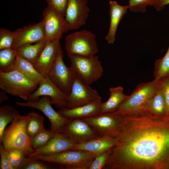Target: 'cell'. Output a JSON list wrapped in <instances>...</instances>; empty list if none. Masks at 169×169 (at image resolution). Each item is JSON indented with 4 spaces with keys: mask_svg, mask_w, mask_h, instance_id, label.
<instances>
[{
    "mask_svg": "<svg viewBox=\"0 0 169 169\" xmlns=\"http://www.w3.org/2000/svg\"><path fill=\"white\" fill-rule=\"evenodd\" d=\"M109 15L110 17L108 32L105 37L109 44H113L115 40V34L118 24L124 15L126 13L129 7L119 5L115 1L109 2Z\"/></svg>",
    "mask_w": 169,
    "mask_h": 169,
    "instance_id": "44dd1931",
    "label": "cell"
},
{
    "mask_svg": "<svg viewBox=\"0 0 169 169\" xmlns=\"http://www.w3.org/2000/svg\"><path fill=\"white\" fill-rule=\"evenodd\" d=\"M62 49L59 52L48 76L51 81L67 95L69 94L75 73L71 67H68L63 59Z\"/></svg>",
    "mask_w": 169,
    "mask_h": 169,
    "instance_id": "7c38bea8",
    "label": "cell"
},
{
    "mask_svg": "<svg viewBox=\"0 0 169 169\" xmlns=\"http://www.w3.org/2000/svg\"><path fill=\"white\" fill-rule=\"evenodd\" d=\"M17 70L29 79L39 84L45 77L34 68L33 64L18 55L13 69Z\"/></svg>",
    "mask_w": 169,
    "mask_h": 169,
    "instance_id": "cb8c5ba5",
    "label": "cell"
},
{
    "mask_svg": "<svg viewBox=\"0 0 169 169\" xmlns=\"http://www.w3.org/2000/svg\"><path fill=\"white\" fill-rule=\"evenodd\" d=\"M110 95L108 100L102 103L100 113L115 111L129 96L124 94L123 88L121 86L110 88Z\"/></svg>",
    "mask_w": 169,
    "mask_h": 169,
    "instance_id": "603a6c76",
    "label": "cell"
},
{
    "mask_svg": "<svg viewBox=\"0 0 169 169\" xmlns=\"http://www.w3.org/2000/svg\"><path fill=\"white\" fill-rule=\"evenodd\" d=\"M95 37L94 33L85 30L69 34L65 38L67 54L95 55L98 51Z\"/></svg>",
    "mask_w": 169,
    "mask_h": 169,
    "instance_id": "52a82bcc",
    "label": "cell"
},
{
    "mask_svg": "<svg viewBox=\"0 0 169 169\" xmlns=\"http://www.w3.org/2000/svg\"><path fill=\"white\" fill-rule=\"evenodd\" d=\"M101 99L96 91L75 73L71 92L68 95L67 108L79 107Z\"/></svg>",
    "mask_w": 169,
    "mask_h": 169,
    "instance_id": "30bf717a",
    "label": "cell"
},
{
    "mask_svg": "<svg viewBox=\"0 0 169 169\" xmlns=\"http://www.w3.org/2000/svg\"><path fill=\"white\" fill-rule=\"evenodd\" d=\"M68 0H46L48 5L65 17Z\"/></svg>",
    "mask_w": 169,
    "mask_h": 169,
    "instance_id": "d590c367",
    "label": "cell"
},
{
    "mask_svg": "<svg viewBox=\"0 0 169 169\" xmlns=\"http://www.w3.org/2000/svg\"><path fill=\"white\" fill-rule=\"evenodd\" d=\"M116 144V138L102 137L84 143L76 144L73 150H81L88 151L94 153L96 156L115 146Z\"/></svg>",
    "mask_w": 169,
    "mask_h": 169,
    "instance_id": "7402d4cb",
    "label": "cell"
},
{
    "mask_svg": "<svg viewBox=\"0 0 169 169\" xmlns=\"http://www.w3.org/2000/svg\"><path fill=\"white\" fill-rule=\"evenodd\" d=\"M0 169H13L10 164L3 146L0 143Z\"/></svg>",
    "mask_w": 169,
    "mask_h": 169,
    "instance_id": "74e56055",
    "label": "cell"
},
{
    "mask_svg": "<svg viewBox=\"0 0 169 169\" xmlns=\"http://www.w3.org/2000/svg\"><path fill=\"white\" fill-rule=\"evenodd\" d=\"M105 169H169V121L142 111L124 116Z\"/></svg>",
    "mask_w": 169,
    "mask_h": 169,
    "instance_id": "6da1fadb",
    "label": "cell"
},
{
    "mask_svg": "<svg viewBox=\"0 0 169 169\" xmlns=\"http://www.w3.org/2000/svg\"><path fill=\"white\" fill-rule=\"evenodd\" d=\"M20 115L14 108L5 105L0 107V142L6 126Z\"/></svg>",
    "mask_w": 169,
    "mask_h": 169,
    "instance_id": "484cf974",
    "label": "cell"
},
{
    "mask_svg": "<svg viewBox=\"0 0 169 169\" xmlns=\"http://www.w3.org/2000/svg\"><path fill=\"white\" fill-rule=\"evenodd\" d=\"M42 96L50 97L51 104L57 108L67 106L68 95L56 85L48 76L39 83L37 89L30 95L27 101H33Z\"/></svg>",
    "mask_w": 169,
    "mask_h": 169,
    "instance_id": "5bb4252c",
    "label": "cell"
},
{
    "mask_svg": "<svg viewBox=\"0 0 169 169\" xmlns=\"http://www.w3.org/2000/svg\"><path fill=\"white\" fill-rule=\"evenodd\" d=\"M110 148L96 156L88 169H103L108 162L111 152Z\"/></svg>",
    "mask_w": 169,
    "mask_h": 169,
    "instance_id": "e575fe53",
    "label": "cell"
},
{
    "mask_svg": "<svg viewBox=\"0 0 169 169\" xmlns=\"http://www.w3.org/2000/svg\"><path fill=\"white\" fill-rule=\"evenodd\" d=\"M160 79L138 84L115 111L124 116L139 111L156 93Z\"/></svg>",
    "mask_w": 169,
    "mask_h": 169,
    "instance_id": "5b68a950",
    "label": "cell"
},
{
    "mask_svg": "<svg viewBox=\"0 0 169 169\" xmlns=\"http://www.w3.org/2000/svg\"><path fill=\"white\" fill-rule=\"evenodd\" d=\"M14 38V31L3 28H0V50L12 48Z\"/></svg>",
    "mask_w": 169,
    "mask_h": 169,
    "instance_id": "836d02e7",
    "label": "cell"
},
{
    "mask_svg": "<svg viewBox=\"0 0 169 169\" xmlns=\"http://www.w3.org/2000/svg\"><path fill=\"white\" fill-rule=\"evenodd\" d=\"M160 83L165 98L167 116L169 115V75L161 78Z\"/></svg>",
    "mask_w": 169,
    "mask_h": 169,
    "instance_id": "8d00e7d4",
    "label": "cell"
},
{
    "mask_svg": "<svg viewBox=\"0 0 169 169\" xmlns=\"http://www.w3.org/2000/svg\"><path fill=\"white\" fill-rule=\"evenodd\" d=\"M67 56L73 71L89 85L102 77L103 69L97 56L77 54H67Z\"/></svg>",
    "mask_w": 169,
    "mask_h": 169,
    "instance_id": "8992f818",
    "label": "cell"
},
{
    "mask_svg": "<svg viewBox=\"0 0 169 169\" xmlns=\"http://www.w3.org/2000/svg\"><path fill=\"white\" fill-rule=\"evenodd\" d=\"M60 168L58 165L39 159L27 157L18 169H50Z\"/></svg>",
    "mask_w": 169,
    "mask_h": 169,
    "instance_id": "f546056e",
    "label": "cell"
},
{
    "mask_svg": "<svg viewBox=\"0 0 169 169\" xmlns=\"http://www.w3.org/2000/svg\"><path fill=\"white\" fill-rule=\"evenodd\" d=\"M169 4V0H160L156 9L158 11H160L165 8V6Z\"/></svg>",
    "mask_w": 169,
    "mask_h": 169,
    "instance_id": "f35d334b",
    "label": "cell"
},
{
    "mask_svg": "<svg viewBox=\"0 0 169 169\" xmlns=\"http://www.w3.org/2000/svg\"><path fill=\"white\" fill-rule=\"evenodd\" d=\"M139 111L145 112L158 119L165 120L166 118V104L160 80L156 93Z\"/></svg>",
    "mask_w": 169,
    "mask_h": 169,
    "instance_id": "d6986e66",
    "label": "cell"
},
{
    "mask_svg": "<svg viewBox=\"0 0 169 169\" xmlns=\"http://www.w3.org/2000/svg\"><path fill=\"white\" fill-rule=\"evenodd\" d=\"M160 0H129V9L132 12L143 13L147 6H153L156 8Z\"/></svg>",
    "mask_w": 169,
    "mask_h": 169,
    "instance_id": "d6a6232c",
    "label": "cell"
},
{
    "mask_svg": "<svg viewBox=\"0 0 169 169\" xmlns=\"http://www.w3.org/2000/svg\"><path fill=\"white\" fill-rule=\"evenodd\" d=\"M28 119V115L23 116L20 115L5 128L1 143L6 151L20 149L32 153L34 152L31 146V139L26 132Z\"/></svg>",
    "mask_w": 169,
    "mask_h": 169,
    "instance_id": "3957f363",
    "label": "cell"
},
{
    "mask_svg": "<svg viewBox=\"0 0 169 169\" xmlns=\"http://www.w3.org/2000/svg\"><path fill=\"white\" fill-rule=\"evenodd\" d=\"M42 15L46 41L60 40L63 34L69 30L65 17L50 6L48 5L44 9Z\"/></svg>",
    "mask_w": 169,
    "mask_h": 169,
    "instance_id": "8fae6325",
    "label": "cell"
},
{
    "mask_svg": "<svg viewBox=\"0 0 169 169\" xmlns=\"http://www.w3.org/2000/svg\"><path fill=\"white\" fill-rule=\"evenodd\" d=\"M101 99H98L88 104L72 109L64 107L57 112L67 119H82L100 113Z\"/></svg>",
    "mask_w": 169,
    "mask_h": 169,
    "instance_id": "ac0fdd59",
    "label": "cell"
},
{
    "mask_svg": "<svg viewBox=\"0 0 169 169\" xmlns=\"http://www.w3.org/2000/svg\"><path fill=\"white\" fill-rule=\"evenodd\" d=\"M15 104L21 107L32 108L42 112L50 121V130L55 133L59 132L68 120L54 110L50 98L47 96H42L34 100L26 102H17Z\"/></svg>",
    "mask_w": 169,
    "mask_h": 169,
    "instance_id": "4fadbf2b",
    "label": "cell"
},
{
    "mask_svg": "<svg viewBox=\"0 0 169 169\" xmlns=\"http://www.w3.org/2000/svg\"><path fill=\"white\" fill-rule=\"evenodd\" d=\"M90 151L81 150H68L50 155H37L31 157L59 165L66 169H88L96 157Z\"/></svg>",
    "mask_w": 169,
    "mask_h": 169,
    "instance_id": "7a4b0ae2",
    "label": "cell"
},
{
    "mask_svg": "<svg viewBox=\"0 0 169 169\" xmlns=\"http://www.w3.org/2000/svg\"><path fill=\"white\" fill-rule=\"evenodd\" d=\"M87 3V0H68L65 18L69 30L85 24L90 10Z\"/></svg>",
    "mask_w": 169,
    "mask_h": 169,
    "instance_id": "2e32d148",
    "label": "cell"
},
{
    "mask_svg": "<svg viewBox=\"0 0 169 169\" xmlns=\"http://www.w3.org/2000/svg\"><path fill=\"white\" fill-rule=\"evenodd\" d=\"M6 152L13 169H18L25 158L29 157L32 154L29 151L20 149H13L6 151Z\"/></svg>",
    "mask_w": 169,
    "mask_h": 169,
    "instance_id": "1f68e13d",
    "label": "cell"
},
{
    "mask_svg": "<svg viewBox=\"0 0 169 169\" xmlns=\"http://www.w3.org/2000/svg\"><path fill=\"white\" fill-rule=\"evenodd\" d=\"M38 86V84L31 80L17 70L5 72H0L1 90L25 100H27Z\"/></svg>",
    "mask_w": 169,
    "mask_h": 169,
    "instance_id": "277c9868",
    "label": "cell"
},
{
    "mask_svg": "<svg viewBox=\"0 0 169 169\" xmlns=\"http://www.w3.org/2000/svg\"><path fill=\"white\" fill-rule=\"evenodd\" d=\"M124 115L116 111L100 113L82 119L92 126L102 137L115 138L119 134Z\"/></svg>",
    "mask_w": 169,
    "mask_h": 169,
    "instance_id": "ba28073f",
    "label": "cell"
},
{
    "mask_svg": "<svg viewBox=\"0 0 169 169\" xmlns=\"http://www.w3.org/2000/svg\"><path fill=\"white\" fill-rule=\"evenodd\" d=\"M55 134L50 130H47L44 127L32 139L31 144L32 148L35 150L44 147L49 143Z\"/></svg>",
    "mask_w": 169,
    "mask_h": 169,
    "instance_id": "f1b7e54d",
    "label": "cell"
},
{
    "mask_svg": "<svg viewBox=\"0 0 169 169\" xmlns=\"http://www.w3.org/2000/svg\"><path fill=\"white\" fill-rule=\"evenodd\" d=\"M18 55L17 50L12 48L0 51V72H7L13 69Z\"/></svg>",
    "mask_w": 169,
    "mask_h": 169,
    "instance_id": "4316f807",
    "label": "cell"
},
{
    "mask_svg": "<svg viewBox=\"0 0 169 169\" xmlns=\"http://www.w3.org/2000/svg\"><path fill=\"white\" fill-rule=\"evenodd\" d=\"M29 119L26 127L27 134L31 139L44 128V118L40 115L34 112L28 115Z\"/></svg>",
    "mask_w": 169,
    "mask_h": 169,
    "instance_id": "83f0119b",
    "label": "cell"
},
{
    "mask_svg": "<svg viewBox=\"0 0 169 169\" xmlns=\"http://www.w3.org/2000/svg\"><path fill=\"white\" fill-rule=\"evenodd\" d=\"M76 144L59 133H56L46 146L35 150L34 152L29 157H31L37 155H52L66 150H73Z\"/></svg>",
    "mask_w": 169,
    "mask_h": 169,
    "instance_id": "ffe728a7",
    "label": "cell"
},
{
    "mask_svg": "<svg viewBox=\"0 0 169 169\" xmlns=\"http://www.w3.org/2000/svg\"><path fill=\"white\" fill-rule=\"evenodd\" d=\"M59 133L76 144L102 137L90 124L78 119H68Z\"/></svg>",
    "mask_w": 169,
    "mask_h": 169,
    "instance_id": "9c48e42d",
    "label": "cell"
},
{
    "mask_svg": "<svg viewBox=\"0 0 169 169\" xmlns=\"http://www.w3.org/2000/svg\"><path fill=\"white\" fill-rule=\"evenodd\" d=\"M46 43V41L44 39L34 44L24 45L17 50L18 54L33 64L40 55Z\"/></svg>",
    "mask_w": 169,
    "mask_h": 169,
    "instance_id": "d4e9b609",
    "label": "cell"
},
{
    "mask_svg": "<svg viewBox=\"0 0 169 169\" xmlns=\"http://www.w3.org/2000/svg\"><path fill=\"white\" fill-rule=\"evenodd\" d=\"M155 79H160L169 75V46L164 56L156 60L154 64Z\"/></svg>",
    "mask_w": 169,
    "mask_h": 169,
    "instance_id": "4dcf8cb0",
    "label": "cell"
},
{
    "mask_svg": "<svg viewBox=\"0 0 169 169\" xmlns=\"http://www.w3.org/2000/svg\"><path fill=\"white\" fill-rule=\"evenodd\" d=\"M6 93L4 91L1 90L0 92V104L2 103L3 101L7 100L8 99V97L6 94Z\"/></svg>",
    "mask_w": 169,
    "mask_h": 169,
    "instance_id": "ab89813d",
    "label": "cell"
},
{
    "mask_svg": "<svg viewBox=\"0 0 169 169\" xmlns=\"http://www.w3.org/2000/svg\"><path fill=\"white\" fill-rule=\"evenodd\" d=\"M59 40L47 41L40 55L33 65L44 77H46L61 49Z\"/></svg>",
    "mask_w": 169,
    "mask_h": 169,
    "instance_id": "e0dca14e",
    "label": "cell"
},
{
    "mask_svg": "<svg viewBox=\"0 0 169 169\" xmlns=\"http://www.w3.org/2000/svg\"><path fill=\"white\" fill-rule=\"evenodd\" d=\"M165 120L169 121V115L167 116Z\"/></svg>",
    "mask_w": 169,
    "mask_h": 169,
    "instance_id": "60d3db41",
    "label": "cell"
},
{
    "mask_svg": "<svg viewBox=\"0 0 169 169\" xmlns=\"http://www.w3.org/2000/svg\"><path fill=\"white\" fill-rule=\"evenodd\" d=\"M14 32V38L12 48L16 50L24 45L45 39L42 20L37 23L18 28Z\"/></svg>",
    "mask_w": 169,
    "mask_h": 169,
    "instance_id": "9a60e30c",
    "label": "cell"
}]
</instances>
